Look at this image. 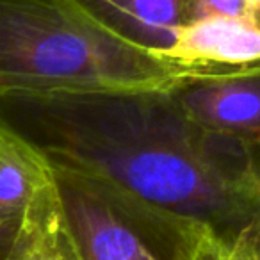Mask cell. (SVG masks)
Wrapping results in <instances>:
<instances>
[{"mask_svg": "<svg viewBox=\"0 0 260 260\" xmlns=\"http://www.w3.org/2000/svg\"><path fill=\"white\" fill-rule=\"evenodd\" d=\"M0 130L52 170L104 180L223 237L260 232V150L194 123L168 89L0 93Z\"/></svg>", "mask_w": 260, "mask_h": 260, "instance_id": "6da1fadb", "label": "cell"}, {"mask_svg": "<svg viewBox=\"0 0 260 260\" xmlns=\"http://www.w3.org/2000/svg\"><path fill=\"white\" fill-rule=\"evenodd\" d=\"M184 75L73 0H0V93L170 89Z\"/></svg>", "mask_w": 260, "mask_h": 260, "instance_id": "7a4b0ae2", "label": "cell"}, {"mask_svg": "<svg viewBox=\"0 0 260 260\" xmlns=\"http://www.w3.org/2000/svg\"><path fill=\"white\" fill-rule=\"evenodd\" d=\"M50 171L79 260H200L219 235L94 177Z\"/></svg>", "mask_w": 260, "mask_h": 260, "instance_id": "3957f363", "label": "cell"}, {"mask_svg": "<svg viewBox=\"0 0 260 260\" xmlns=\"http://www.w3.org/2000/svg\"><path fill=\"white\" fill-rule=\"evenodd\" d=\"M168 91L194 123L260 150V66L184 75Z\"/></svg>", "mask_w": 260, "mask_h": 260, "instance_id": "277c9868", "label": "cell"}, {"mask_svg": "<svg viewBox=\"0 0 260 260\" xmlns=\"http://www.w3.org/2000/svg\"><path fill=\"white\" fill-rule=\"evenodd\" d=\"M192 73H228L260 66V30L246 16H214L189 22L160 54Z\"/></svg>", "mask_w": 260, "mask_h": 260, "instance_id": "5b68a950", "label": "cell"}, {"mask_svg": "<svg viewBox=\"0 0 260 260\" xmlns=\"http://www.w3.org/2000/svg\"><path fill=\"white\" fill-rule=\"evenodd\" d=\"M102 27L134 47L162 54L184 25V0H73Z\"/></svg>", "mask_w": 260, "mask_h": 260, "instance_id": "8992f818", "label": "cell"}, {"mask_svg": "<svg viewBox=\"0 0 260 260\" xmlns=\"http://www.w3.org/2000/svg\"><path fill=\"white\" fill-rule=\"evenodd\" d=\"M8 260H79L66 228L52 171L20 221Z\"/></svg>", "mask_w": 260, "mask_h": 260, "instance_id": "52a82bcc", "label": "cell"}, {"mask_svg": "<svg viewBox=\"0 0 260 260\" xmlns=\"http://www.w3.org/2000/svg\"><path fill=\"white\" fill-rule=\"evenodd\" d=\"M50 168L18 138L0 130V221L20 224Z\"/></svg>", "mask_w": 260, "mask_h": 260, "instance_id": "ba28073f", "label": "cell"}, {"mask_svg": "<svg viewBox=\"0 0 260 260\" xmlns=\"http://www.w3.org/2000/svg\"><path fill=\"white\" fill-rule=\"evenodd\" d=\"M200 260H260V232L217 235Z\"/></svg>", "mask_w": 260, "mask_h": 260, "instance_id": "9c48e42d", "label": "cell"}, {"mask_svg": "<svg viewBox=\"0 0 260 260\" xmlns=\"http://www.w3.org/2000/svg\"><path fill=\"white\" fill-rule=\"evenodd\" d=\"M214 16H246V0H184V23Z\"/></svg>", "mask_w": 260, "mask_h": 260, "instance_id": "30bf717a", "label": "cell"}, {"mask_svg": "<svg viewBox=\"0 0 260 260\" xmlns=\"http://www.w3.org/2000/svg\"><path fill=\"white\" fill-rule=\"evenodd\" d=\"M18 226L20 224H9V223H2V221H0V260H8L9 249H11V246H13V241H15Z\"/></svg>", "mask_w": 260, "mask_h": 260, "instance_id": "8fae6325", "label": "cell"}, {"mask_svg": "<svg viewBox=\"0 0 260 260\" xmlns=\"http://www.w3.org/2000/svg\"><path fill=\"white\" fill-rule=\"evenodd\" d=\"M246 18L260 30V0H246Z\"/></svg>", "mask_w": 260, "mask_h": 260, "instance_id": "7c38bea8", "label": "cell"}]
</instances>
